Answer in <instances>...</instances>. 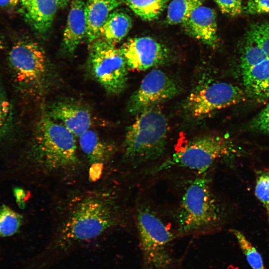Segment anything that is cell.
Wrapping results in <instances>:
<instances>
[{"label": "cell", "mask_w": 269, "mask_h": 269, "mask_svg": "<svg viewBox=\"0 0 269 269\" xmlns=\"http://www.w3.org/2000/svg\"><path fill=\"white\" fill-rule=\"evenodd\" d=\"M221 12L231 16H237L242 13L241 0H214Z\"/></svg>", "instance_id": "f1b7e54d"}, {"label": "cell", "mask_w": 269, "mask_h": 269, "mask_svg": "<svg viewBox=\"0 0 269 269\" xmlns=\"http://www.w3.org/2000/svg\"><path fill=\"white\" fill-rule=\"evenodd\" d=\"M204 0H173L167 7V21L170 24H183Z\"/></svg>", "instance_id": "44dd1931"}, {"label": "cell", "mask_w": 269, "mask_h": 269, "mask_svg": "<svg viewBox=\"0 0 269 269\" xmlns=\"http://www.w3.org/2000/svg\"><path fill=\"white\" fill-rule=\"evenodd\" d=\"M21 11L35 30L44 33L51 27L59 7L57 0H20Z\"/></svg>", "instance_id": "9a60e30c"}, {"label": "cell", "mask_w": 269, "mask_h": 269, "mask_svg": "<svg viewBox=\"0 0 269 269\" xmlns=\"http://www.w3.org/2000/svg\"><path fill=\"white\" fill-rule=\"evenodd\" d=\"M244 90L227 82L216 81L199 84L183 104L186 114L194 119L205 118L213 113L242 102Z\"/></svg>", "instance_id": "ba28073f"}, {"label": "cell", "mask_w": 269, "mask_h": 269, "mask_svg": "<svg viewBox=\"0 0 269 269\" xmlns=\"http://www.w3.org/2000/svg\"><path fill=\"white\" fill-rule=\"evenodd\" d=\"M48 116L58 121L75 136H79L90 129L92 117L85 108L74 103L58 102L52 105Z\"/></svg>", "instance_id": "4fadbf2b"}, {"label": "cell", "mask_w": 269, "mask_h": 269, "mask_svg": "<svg viewBox=\"0 0 269 269\" xmlns=\"http://www.w3.org/2000/svg\"><path fill=\"white\" fill-rule=\"evenodd\" d=\"M20 0H0V7L11 8L15 6Z\"/></svg>", "instance_id": "f546056e"}, {"label": "cell", "mask_w": 269, "mask_h": 269, "mask_svg": "<svg viewBox=\"0 0 269 269\" xmlns=\"http://www.w3.org/2000/svg\"><path fill=\"white\" fill-rule=\"evenodd\" d=\"M120 49L128 69L132 70L144 71L159 66L169 57L167 48L148 36L130 38Z\"/></svg>", "instance_id": "8fae6325"}, {"label": "cell", "mask_w": 269, "mask_h": 269, "mask_svg": "<svg viewBox=\"0 0 269 269\" xmlns=\"http://www.w3.org/2000/svg\"><path fill=\"white\" fill-rule=\"evenodd\" d=\"M250 127L255 132L269 135V102L251 121Z\"/></svg>", "instance_id": "4316f807"}, {"label": "cell", "mask_w": 269, "mask_h": 269, "mask_svg": "<svg viewBox=\"0 0 269 269\" xmlns=\"http://www.w3.org/2000/svg\"><path fill=\"white\" fill-rule=\"evenodd\" d=\"M201 174L188 184L177 214L178 235H191L212 231L219 227L222 213L211 189L209 179Z\"/></svg>", "instance_id": "3957f363"}, {"label": "cell", "mask_w": 269, "mask_h": 269, "mask_svg": "<svg viewBox=\"0 0 269 269\" xmlns=\"http://www.w3.org/2000/svg\"><path fill=\"white\" fill-rule=\"evenodd\" d=\"M269 55V21L250 26L240 47L239 63Z\"/></svg>", "instance_id": "2e32d148"}, {"label": "cell", "mask_w": 269, "mask_h": 269, "mask_svg": "<svg viewBox=\"0 0 269 269\" xmlns=\"http://www.w3.org/2000/svg\"><path fill=\"white\" fill-rule=\"evenodd\" d=\"M127 5L140 18L151 21L158 18L168 0H124Z\"/></svg>", "instance_id": "7402d4cb"}, {"label": "cell", "mask_w": 269, "mask_h": 269, "mask_svg": "<svg viewBox=\"0 0 269 269\" xmlns=\"http://www.w3.org/2000/svg\"><path fill=\"white\" fill-rule=\"evenodd\" d=\"M180 92L176 82L163 71L154 69L143 78L136 90L131 96L129 112L137 115L157 104L173 98Z\"/></svg>", "instance_id": "9c48e42d"}, {"label": "cell", "mask_w": 269, "mask_h": 269, "mask_svg": "<svg viewBox=\"0 0 269 269\" xmlns=\"http://www.w3.org/2000/svg\"><path fill=\"white\" fill-rule=\"evenodd\" d=\"M255 193L265 209L269 219V168H264L258 171Z\"/></svg>", "instance_id": "d4e9b609"}, {"label": "cell", "mask_w": 269, "mask_h": 269, "mask_svg": "<svg viewBox=\"0 0 269 269\" xmlns=\"http://www.w3.org/2000/svg\"><path fill=\"white\" fill-rule=\"evenodd\" d=\"M22 223V215L5 205L0 206V238L17 233Z\"/></svg>", "instance_id": "603a6c76"}, {"label": "cell", "mask_w": 269, "mask_h": 269, "mask_svg": "<svg viewBox=\"0 0 269 269\" xmlns=\"http://www.w3.org/2000/svg\"><path fill=\"white\" fill-rule=\"evenodd\" d=\"M59 7L63 8L67 5L69 0H57Z\"/></svg>", "instance_id": "1f68e13d"}, {"label": "cell", "mask_w": 269, "mask_h": 269, "mask_svg": "<svg viewBox=\"0 0 269 269\" xmlns=\"http://www.w3.org/2000/svg\"><path fill=\"white\" fill-rule=\"evenodd\" d=\"M119 0H87L85 3L86 38L90 43L100 37V31L110 13L121 4Z\"/></svg>", "instance_id": "ac0fdd59"}, {"label": "cell", "mask_w": 269, "mask_h": 269, "mask_svg": "<svg viewBox=\"0 0 269 269\" xmlns=\"http://www.w3.org/2000/svg\"><path fill=\"white\" fill-rule=\"evenodd\" d=\"M89 44L92 75L110 94L121 93L127 86L128 68L120 49L100 37Z\"/></svg>", "instance_id": "52a82bcc"}, {"label": "cell", "mask_w": 269, "mask_h": 269, "mask_svg": "<svg viewBox=\"0 0 269 269\" xmlns=\"http://www.w3.org/2000/svg\"><path fill=\"white\" fill-rule=\"evenodd\" d=\"M8 61L16 81L23 86L40 83L46 72V57L36 43L19 41L11 48Z\"/></svg>", "instance_id": "30bf717a"}, {"label": "cell", "mask_w": 269, "mask_h": 269, "mask_svg": "<svg viewBox=\"0 0 269 269\" xmlns=\"http://www.w3.org/2000/svg\"><path fill=\"white\" fill-rule=\"evenodd\" d=\"M74 134L60 123L46 116L38 124L29 157L46 173L67 171L78 163Z\"/></svg>", "instance_id": "7a4b0ae2"}, {"label": "cell", "mask_w": 269, "mask_h": 269, "mask_svg": "<svg viewBox=\"0 0 269 269\" xmlns=\"http://www.w3.org/2000/svg\"><path fill=\"white\" fill-rule=\"evenodd\" d=\"M237 240L239 247L252 269H265L263 258L251 242L240 231L231 230Z\"/></svg>", "instance_id": "cb8c5ba5"}, {"label": "cell", "mask_w": 269, "mask_h": 269, "mask_svg": "<svg viewBox=\"0 0 269 269\" xmlns=\"http://www.w3.org/2000/svg\"><path fill=\"white\" fill-rule=\"evenodd\" d=\"M79 143L82 151L92 164L107 162L115 151L113 144L102 139L96 132L90 129L79 136Z\"/></svg>", "instance_id": "d6986e66"}, {"label": "cell", "mask_w": 269, "mask_h": 269, "mask_svg": "<svg viewBox=\"0 0 269 269\" xmlns=\"http://www.w3.org/2000/svg\"><path fill=\"white\" fill-rule=\"evenodd\" d=\"M142 254V269H169L173 259L169 247L173 235L150 208L141 206L136 215Z\"/></svg>", "instance_id": "8992f818"}, {"label": "cell", "mask_w": 269, "mask_h": 269, "mask_svg": "<svg viewBox=\"0 0 269 269\" xmlns=\"http://www.w3.org/2000/svg\"><path fill=\"white\" fill-rule=\"evenodd\" d=\"M12 120L10 104L0 88V139L9 132Z\"/></svg>", "instance_id": "484cf974"}, {"label": "cell", "mask_w": 269, "mask_h": 269, "mask_svg": "<svg viewBox=\"0 0 269 269\" xmlns=\"http://www.w3.org/2000/svg\"><path fill=\"white\" fill-rule=\"evenodd\" d=\"M1 40L0 39V49L1 48Z\"/></svg>", "instance_id": "d6a6232c"}, {"label": "cell", "mask_w": 269, "mask_h": 269, "mask_svg": "<svg viewBox=\"0 0 269 269\" xmlns=\"http://www.w3.org/2000/svg\"><path fill=\"white\" fill-rule=\"evenodd\" d=\"M132 25L131 17L125 12H112L100 31V37L114 45L128 34Z\"/></svg>", "instance_id": "ffe728a7"}, {"label": "cell", "mask_w": 269, "mask_h": 269, "mask_svg": "<svg viewBox=\"0 0 269 269\" xmlns=\"http://www.w3.org/2000/svg\"><path fill=\"white\" fill-rule=\"evenodd\" d=\"M14 195L16 197L17 203L20 205L23 202V197L24 196V192L19 188L14 189Z\"/></svg>", "instance_id": "4dcf8cb0"}, {"label": "cell", "mask_w": 269, "mask_h": 269, "mask_svg": "<svg viewBox=\"0 0 269 269\" xmlns=\"http://www.w3.org/2000/svg\"><path fill=\"white\" fill-rule=\"evenodd\" d=\"M183 25L186 32L193 37L211 47L217 45L216 15L210 7L199 6Z\"/></svg>", "instance_id": "5bb4252c"}, {"label": "cell", "mask_w": 269, "mask_h": 269, "mask_svg": "<svg viewBox=\"0 0 269 269\" xmlns=\"http://www.w3.org/2000/svg\"><path fill=\"white\" fill-rule=\"evenodd\" d=\"M234 151L225 135L208 134L196 137L151 170L157 173L173 167H183L204 174L218 159Z\"/></svg>", "instance_id": "5b68a950"}, {"label": "cell", "mask_w": 269, "mask_h": 269, "mask_svg": "<svg viewBox=\"0 0 269 269\" xmlns=\"http://www.w3.org/2000/svg\"><path fill=\"white\" fill-rule=\"evenodd\" d=\"M86 34L85 3L83 0H71L63 37L65 50L69 53H74L82 41L86 37Z\"/></svg>", "instance_id": "e0dca14e"}, {"label": "cell", "mask_w": 269, "mask_h": 269, "mask_svg": "<svg viewBox=\"0 0 269 269\" xmlns=\"http://www.w3.org/2000/svg\"><path fill=\"white\" fill-rule=\"evenodd\" d=\"M114 198L106 192H92L78 197L70 205L54 239L41 255L47 267L75 244L95 239L119 221Z\"/></svg>", "instance_id": "6da1fadb"}, {"label": "cell", "mask_w": 269, "mask_h": 269, "mask_svg": "<svg viewBox=\"0 0 269 269\" xmlns=\"http://www.w3.org/2000/svg\"><path fill=\"white\" fill-rule=\"evenodd\" d=\"M127 129L124 143L125 156L138 165L160 158L165 150L168 122L155 106L141 112Z\"/></svg>", "instance_id": "277c9868"}, {"label": "cell", "mask_w": 269, "mask_h": 269, "mask_svg": "<svg viewBox=\"0 0 269 269\" xmlns=\"http://www.w3.org/2000/svg\"><path fill=\"white\" fill-rule=\"evenodd\" d=\"M246 96L262 101L269 99V55L239 66Z\"/></svg>", "instance_id": "7c38bea8"}, {"label": "cell", "mask_w": 269, "mask_h": 269, "mask_svg": "<svg viewBox=\"0 0 269 269\" xmlns=\"http://www.w3.org/2000/svg\"><path fill=\"white\" fill-rule=\"evenodd\" d=\"M242 12L248 15L269 13V0H248Z\"/></svg>", "instance_id": "83f0119b"}]
</instances>
